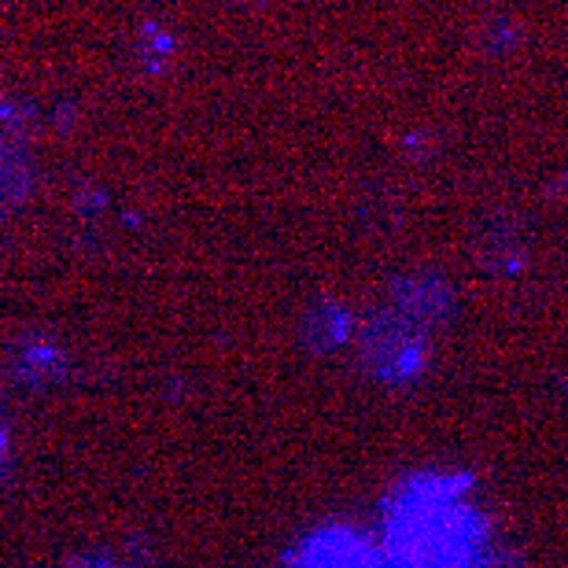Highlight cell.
<instances>
[{"label":"cell","instance_id":"cell-3","mask_svg":"<svg viewBox=\"0 0 568 568\" xmlns=\"http://www.w3.org/2000/svg\"><path fill=\"white\" fill-rule=\"evenodd\" d=\"M288 568H392L381 539L351 525H322L300 539Z\"/></svg>","mask_w":568,"mask_h":568},{"label":"cell","instance_id":"cell-6","mask_svg":"<svg viewBox=\"0 0 568 568\" xmlns=\"http://www.w3.org/2000/svg\"><path fill=\"white\" fill-rule=\"evenodd\" d=\"M60 568H141V565H133L130 558L111 554V550H89V554H78L71 561H63Z\"/></svg>","mask_w":568,"mask_h":568},{"label":"cell","instance_id":"cell-1","mask_svg":"<svg viewBox=\"0 0 568 568\" xmlns=\"http://www.w3.org/2000/svg\"><path fill=\"white\" fill-rule=\"evenodd\" d=\"M377 539L392 568H487L495 547L476 480L447 469H422L395 484Z\"/></svg>","mask_w":568,"mask_h":568},{"label":"cell","instance_id":"cell-4","mask_svg":"<svg viewBox=\"0 0 568 568\" xmlns=\"http://www.w3.org/2000/svg\"><path fill=\"white\" fill-rule=\"evenodd\" d=\"M63 351L49 344V339H22L19 347H11L8 355V373L16 384H27V388H44V384L63 377Z\"/></svg>","mask_w":568,"mask_h":568},{"label":"cell","instance_id":"cell-2","mask_svg":"<svg viewBox=\"0 0 568 568\" xmlns=\"http://www.w3.org/2000/svg\"><path fill=\"white\" fill-rule=\"evenodd\" d=\"M362 358L373 369V377L384 384H414L428 366V339L425 325L406 317H381L366 328L362 339Z\"/></svg>","mask_w":568,"mask_h":568},{"label":"cell","instance_id":"cell-5","mask_svg":"<svg viewBox=\"0 0 568 568\" xmlns=\"http://www.w3.org/2000/svg\"><path fill=\"white\" fill-rule=\"evenodd\" d=\"M22 189H27V166H22L19 155L0 148V207L16 203L22 196Z\"/></svg>","mask_w":568,"mask_h":568},{"label":"cell","instance_id":"cell-7","mask_svg":"<svg viewBox=\"0 0 568 568\" xmlns=\"http://www.w3.org/2000/svg\"><path fill=\"white\" fill-rule=\"evenodd\" d=\"M11 458H16V439H11V422L0 406V487H4L8 473H11Z\"/></svg>","mask_w":568,"mask_h":568}]
</instances>
